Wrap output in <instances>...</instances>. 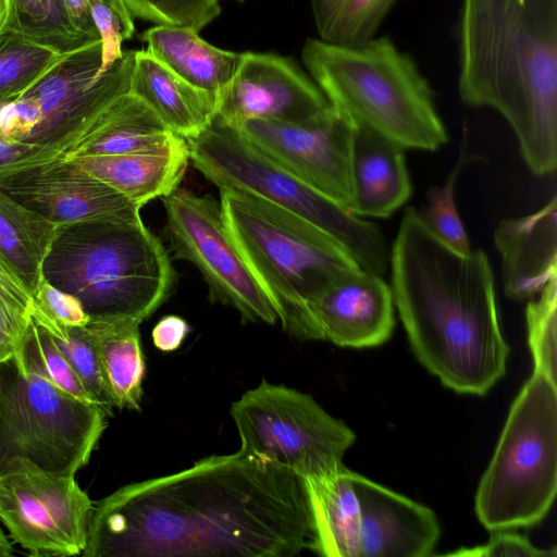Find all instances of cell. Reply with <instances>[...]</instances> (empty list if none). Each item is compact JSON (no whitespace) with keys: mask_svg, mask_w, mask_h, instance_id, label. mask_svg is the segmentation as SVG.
<instances>
[{"mask_svg":"<svg viewBox=\"0 0 557 557\" xmlns=\"http://www.w3.org/2000/svg\"><path fill=\"white\" fill-rule=\"evenodd\" d=\"M236 1L243 2L244 0H236Z\"/></svg>","mask_w":557,"mask_h":557,"instance_id":"cell-46","label":"cell"},{"mask_svg":"<svg viewBox=\"0 0 557 557\" xmlns=\"http://www.w3.org/2000/svg\"><path fill=\"white\" fill-rule=\"evenodd\" d=\"M32 305L48 318L67 326H84L89 317L72 295L40 280L32 294Z\"/></svg>","mask_w":557,"mask_h":557,"instance_id":"cell-37","label":"cell"},{"mask_svg":"<svg viewBox=\"0 0 557 557\" xmlns=\"http://www.w3.org/2000/svg\"><path fill=\"white\" fill-rule=\"evenodd\" d=\"M360 508V557H425L440 539L435 513L401 494L352 472Z\"/></svg>","mask_w":557,"mask_h":557,"instance_id":"cell-18","label":"cell"},{"mask_svg":"<svg viewBox=\"0 0 557 557\" xmlns=\"http://www.w3.org/2000/svg\"><path fill=\"white\" fill-rule=\"evenodd\" d=\"M557 493V384L534 370L515 398L474 497L490 531L528 528L549 512Z\"/></svg>","mask_w":557,"mask_h":557,"instance_id":"cell-7","label":"cell"},{"mask_svg":"<svg viewBox=\"0 0 557 557\" xmlns=\"http://www.w3.org/2000/svg\"><path fill=\"white\" fill-rule=\"evenodd\" d=\"M129 92L185 139L207 129L218 112L214 96L189 85L146 50L135 51Z\"/></svg>","mask_w":557,"mask_h":557,"instance_id":"cell-23","label":"cell"},{"mask_svg":"<svg viewBox=\"0 0 557 557\" xmlns=\"http://www.w3.org/2000/svg\"><path fill=\"white\" fill-rule=\"evenodd\" d=\"M55 227L0 191V257L30 294L41 280V262Z\"/></svg>","mask_w":557,"mask_h":557,"instance_id":"cell-27","label":"cell"},{"mask_svg":"<svg viewBox=\"0 0 557 557\" xmlns=\"http://www.w3.org/2000/svg\"><path fill=\"white\" fill-rule=\"evenodd\" d=\"M193 165L220 189L246 193L315 225L338 242L368 272L383 276L391 250L380 227L326 198L265 156L216 117L186 139Z\"/></svg>","mask_w":557,"mask_h":557,"instance_id":"cell-8","label":"cell"},{"mask_svg":"<svg viewBox=\"0 0 557 557\" xmlns=\"http://www.w3.org/2000/svg\"><path fill=\"white\" fill-rule=\"evenodd\" d=\"M0 290L30 307L32 294L25 287L21 278L0 257Z\"/></svg>","mask_w":557,"mask_h":557,"instance_id":"cell-42","label":"cell"},{"mask_svg":"<svg viewBox=\"0 0 557 557\" xmlns=\"http://www.w3.org/2000/svg\"><path fill=\"white\" fill-rule=\"evenodd\" d=\"M352 123L349 210L358 216L388 218L412 194L405 148L368 126Z\"/></svg>","mask_w":557,"mask_h":557,"instance_id":"cell-20","label":"cell"},{"mask_svg":"<svg viewBox=\"0 0 557 557\" xmlns=\"http://www.w3.org/2000/svg\"><path fill=\"white\" fill-rule=\"evenodd\" d=\"M64 54L11 29L0 33V97L30 87Z\"/></svg>","mask_w":557,"mask_h":557,"instance_id":"cell-31","label":"cell"},{"mask_svg":"<svg viewBox=\"0 0 557 557\" xmlns=\"http://www.w3.org/2000/svg\"><path fill=\"white\" fill-rule=\"evenodd\" d=\"M535 297L525 310L534 370L556 379L557 277L552 278Z\"/></svg>","mask_w":557,"mask_h":557,"instance_id":"cell-34","label":"cell"},{"mask_svg":"<svg viewBox=\"0 0 557 557\" xmlns=\"http://www.w3.org/2000/svg\"><path fill=\"white\" fill-rule=\"evenodd\" d=\"M466 140L460 146L459 157L442 186H431L426 194L428 206L418 211L425 228L441 243L459 253L471 251L470 243L455 203V185L463 168L480 160V156L466 154Z\"/></svg>","mask_w":557,"mask_h":557,"instance_id":"cell-32","label":"cell"},{"mask_svg":"<svg viewBox=\"0 0 557 557\" xmlns=\"http://www.w3.org/2000/svg\"><path fill=\"white\" fill-rule=\"evenodd\" d=\"M9 18V0H0V33L5 28Z\"/></svg>","mask_w":557,"mask_h":557,"instance_id":"cell-45","label":"cell"},{"mask_svg":"<svg viewBox=\"0 0 557 557\" xmlns=\"http://www.w3.org/2000/svg\"><path fill=\"white\" fill-rule=\"evenodd\" d=\"M0 191L54 226L92 219H141L140 207L75 160H34L0 170Z\"/></svg>","mask_w":557,"mask_h":557,"instance_id":"cell-15","label":"cell"},{"mask_svg":"<svg viewBox=\"0 0 557 557\" xmlns=\"http://www.w3.org/2000/svg\"><path fill=\"white\" fill-rule=\"evenodd\" d=\"M177 137L151 108L128 92L113 102L62 158L154 150Z\"/></svg>","mask_w":557,"mask_h":557,"instance_id":"cell-25","label":"cell"},{"mask_svg":"<svg viewBox=\"0 0 557 557\" xmlns=\"http://www.w3.org/2000/svg\"><path fill=\"white\" fill-rule=\"evenodd\" d=\"M109 103L97 60L78 49L64 54L26 90L0 97V137L61 157Z\"/></svg>","mask_w":557,"mask_h":557,"instance_id":"cell-11","label":"cell"},{"mask_svg":"<svg viewBox=\"0 0 557 557\" xmlns=\"http://www.w3.org/2000/svg\"><path fill=\"white\" fill-rule=\"evenodd\" d=\"M139 324L132 320H89L84 325L119 409L140 410L146 363Z\"/></svg>","mask_w":557,"mask_h":557,"instance_id":"cell-26","label":"cell"},{"mask_svg":"<svg viewBox=\"0 0 557 557\" xmlns=\"http://www.w3.org/2000/svg\"><path fill=\"white\" fill-rule=\"evenodd\" d=\"M108 414L25 367L14 352L0 361V476L21 463L75 476L85 467Z\"/></svg>","mask_w":557,"mask_h":557,"instance_id":"cell-9","label":"cell"},{"mask_svg":"<svg viewBox=\"0 0 557 557\" xmlns=\"http://www.w3.org/2000/svg\"><path fill=\"white\" fill-rule=\"evenodd\" d=\"M398 0H310L319 39L356 45L376 37Z\"/></svg>","mask_w":557,"mask_h":557,"instance_id":"cell-28","label":"cell"},{"mask_svg":"<svg viewBox=\"0 0 557 557\" xmlns=\"http://www.w3.org/2000/svg\"><path fill=\"white\" fill-rule=\"evenodd\" d=\"M389 265L395 309L419 362L456 393L487 394L506 373L510 349L486 255L454 251L408 207Z\"/></svg>","mask_w":557,"mask_h":557,"instance_id":"cell-2","label":"cell"},{"mask_svg":"<svg viewBox=\"0 0 557 557\" xmlns=\"http://www.w3.org/2000/svg\"><path fill=\"white\" fill-rule=\"evenodd\" d=\"M344 465L301 478L310 518L307 548L324 557H360V508Z\"/></svg>","mask_w":557,"mask_h":557,"instance_id":"cell-22","label":"cell"},{"mask_svg":"<svg viewBox=\"0 0 557 557\" xmlns=\"http://www.w3.org/2000/svg\"><path fill=\"white\" fill-rule=\"evenodd\" d=\"M395 326L391 286L357 269L330 285L309 306L306 339L350 348L385 343Z\"/></svg>","mask_w":557,"mask_h":557,"instance_id":"cell-17","label":"cell"},{"mask_svg":"<svg viewBox=\"0 0 557 557\" xmlns=\"http://www.w3.org/2000/svg\"><path fill=\"white\" fill-rule=\"evenodd\" d=\"M494 243L507 297L525 300L539 295L557 277L556 196L531 214L502 220Z\"/></svg>","mask_w":557,"mask_h":557,"instance_id":"cell-19","label":"cell"},{"mask_svg":"<svg viewBox=\"0 0 557 557\" xmlns=\"http://www.w3.org/2000/svg\"><path fill=\"white\" fill-rule=\"evenodd\" d=\"M449 556L465 557H556V548L534 546L527 536L508 530L493 531L484 545L459 548Z\"/></svg>","mask_w":557,"mask_h":557,"instance_id":"cell-36","label":"cell"},{"mask_svg":"<svg viewBox=\"0 0 557 557\" xmlns=\"http://www.w3.org/2000/svg\"><path fill=\"white\" fill-rule=\"evenodd\" d=\"M220 0H123L132 17L199 32L220 13Z\"/></svg>","mask_w":557,"mask_h":557,"instance_id":"cell-35","label":"cell"},{"mask_svg":"<svg viewBox=\"0 0 557 557\" xmlns=\"http://www.w3.org/2000/svg\"><path fill=\"white\" fill-rule=\"evenodd\" d=\"M40 275L74 296L89 320L138 323L163 304L175 280L166 250L141 219L57 226Z\"/></svg>","mask_w":557,"mask_h":557,"instance_id":"cell-4","label":"cell"},{"mask_svg":"<svg viewBox=\"0 0 557 557\" xmlns=\"http://www.w3.org/2000/svg\"><path fill=\"white\" fill-rule=\"evenodd\" d=\"M32 319L41 325L52 342L73 368L84 387L108 414L112 416L114 404L107 388L96 351L84 326H67L59 323L30 305Z\"/></svg>","mask_w":557,"mask_h":557,"instance_id":"cell-30","label":"cell"},{"mask_svg":"<svg viewBox=\"0 0 557 557\" xmlns=\"http://www.w3.org/2000/svg\"><path fill=\"white\" fill-rule=\"evenodd\" d=\"M301 59L330 104L352 122L405 149L435 151L448 141L431 84L388 36L356 45L309 38Z\"/></svg>","mask_w":557,"mask_h":557,"instance_id":"cell-5","label":"cell"},{"mask_svg":"<svg viewBox=\"0 0 557 557\" xmlns=\"http://www.w3.org/2000/svg\"><path fill=\"white\" fill-rule=\"evenodd\" d=\"M74 27L92 41H101L88 0H63Z\"/></svg>","mask_w":557,"mask_h":557,"instance_id":"cell-41","label":"cell"},{"mask_svg":"<svg viewBox=\"0 0 557 557\" xmlns=\"http://www.w3.org/2000/svg\"><path fill=\"white\" fill-rule=\"evenodd\" d=\"M310 535L301 479L238 450L99 500L82 556L292 557Z\"/></svg>","mask_w":557,"mask_h":557,"instance_id":"cell-1","label":"cell"},{"mask_svg":"<svg viewBox=\"0 0 557 557\" xmlns=\"http://www.w3.org/2000/svg\"><path fill=\"white\" fill-rule=\"evenodd\" d=\"M108 4L115 13L119 15L124 33V39H128L133 36L135 32V26L133 22V17L128 13L126 7L123 3V0H100Z\"/></svg>","mask_w":557,"mask_h":557,"instance_id":"cell-43","label":"cell"},{"mask_svg":"<svg viewBox=\"0 0 557 557\" xmlns=\"http://www.w3.org/2000/svg\"><path fill=\"white\" fill-rule=\"evenodd\" d=\"M172 249L202 274L213 301L236 309L243 321L274 324V305L231 240L220 202L177 187L162 198Z\"/></svg>","mask_w":557,"mask_h":557,"instance_id":"cell-12","label":"cell"},{"mask_svg":"<svg viewBox=\"0 0 557 557\" xmlns=\"http://www.w3.org/2000/svg\"><path fill=\"white\" fill-rule=\"evenodd\" d=\"M232 127L311 188L350 208L354 123L347 115L332 107L308 123L255 119Z\"/></svg>","mask_w":557,"mask_h":557,"instance_id":"cell-14","label":"cell"},{"mask_svg":"<svg viewBox=\"0 0 557 557\" xmlns=\"http://www.w3.org/2000/svg\"><path fill=\"white\" fill-rule=\"evenodd\" d=\"M332 106L292 59L274 53H242L239 66L218 100L216 119L234 126L247 120L308 123Z\"/></svg>","mask_w":557,"mask_h":557,"instance_id":"cell-16","label":"cell"},{"mask_svg":"<svg viewBox=\"0 0 557 557\" xmlns=\"http://www.w3.org/2000/svg\"><path fill=\"white\" fill-rule=\"evenodd\" d=\"M4 29L20 33L60 54L96 42L74 27L63 0H9V18Z\"/></svg>","mask_w":557,"mask_h":557,"instance_id":"cell-29","label":"cell"},{"mask_svg":"<svg viewBox=\"0 0 557 557\" xmlns=\"http://www.w3.org/2000/svg\"><path fill=\"white\" fill-rule=\"evenodd\" d=\"M225 230L274 305L283 327L306 339L311 302L344 275L361 269L333 237L256 196L220 189Z\"/></svg>","mask_w":557,"mask_h":557,"instance_id":"cell-6","label":"cell"},{"mask_svg":"<svg viewBox=\"0 0 557 557\" xmlns=\"http://www.w3.org/2000/svg\"><path fill=\"white\" fill-rule=\"evenodd\" d=\"M189 333L188 323L181 317L170 314L163 317L152 329L153 345L161 351L176 350Z\"/></svg>","mask_w":557,"mask_h":557,"instance_id":"cell-40","label":"cell"},{"mask_svg":"<svg viewBox=\"0 0 557 557\" xmlns=\"http://www.w3.org/2000/svg\"><path fill=\"white\" fill-rule=\"evenodd\" d=\"M239 450L300 479L343 465L356 434L311 395L263 380L231 405Z\"/></svg>","mask_w":557,"mask_h":557,"instance_id":"cell-10","label":"cell"},{"mask_svg":"<svg viewBox=\"0 0 557 557\" xmlns=\"http://www.w3.org/2000/svg\"><path fill=\"white\" fill-rule=\"evenodd\" d=\"M94 508L75 476L54 475L28 463L0 476V519L29 555H82Z\"/></svg>","mask_w":557,"mask_h":557,"instance_id":"cell-13","label":"cell"},{"mask_svg":"<svg viewBox=\"0 0 557 557\" xmlns=\"http://www.w3.org/2000/svg\"><path fill=\"white\" fill-rule=\"evenodd\" d=\"M140 39L157 61L218 100L242 60V53L216 48L187 27L157 25L141 33Z\"/></svg>","mask_w":557,"mask_h":557,"instance_id":"cell-24","label":"cell"},{"mask_svg":"<svg viewBox=\"0 0 557 557\" xmlns=\"http://www.w3.org/2000/svg\"><path fill=\"white\" fill-rule=\"evenodd\" d=\"M15 352L30 371L78 399L95 403L47 331L32 317Z\"/></svg>","mask_w":557,"mask_h":557,"instance_id":"cell-33","label":"cell"},{"mask_svg":"<svg viewBox=\"0 0 557 557\" xmlns=\"http://www.w3.org/2000/svg\"><path fill=\"white\" fill-rule=\"evenodd\" d=\"M30 323V307L0 290V361L13 355Z\"/></svg>","mask_w":557,"mask_h":557,"instance_id":"cell-38","label":"cell"},{"mask_svg":"<svg viewBox=\"0 0 557 557\" xmlns=\"http://www.w3.org/2000/svg\"><path fill=\"white\" fill-rule=\"evenodd\" d=\"M71 159L140 208L174 191L190 161L187 140L181 136L160 149Z\"/></svg>","mask_w":557,"mask_h":557,"instance_id":"cell-21","label":"cell"},{"mask_svg":"<svg viewBox=\"0 0 557 557\" xmlns=\"http://www.w3.org/2000/svg\"><path fill=\"white\" fill-rule=\"evenodd\" d=\"M458 94L498 111L537 176L557 168V0H460Z\"/></svg>","mask_w":557,"mask_h":557,"instance_id":"cell-3","label":"cell"},{"mask_svg":"<svg viewBox=\"0 0 557 557\" xmlns=\"http://www.w3.org/2000/svg\"><path fill=\"white\" fill-rule=\"evenodd\" d=\"M95 25L102 44L103 66H110L122 57L124 33L119 15L108 4L100 0H88Z\"/></svg>","mask_w":557,"mask_h":557,"instance_id":"cell-39","label":"cell"},{"mask_svg":"<svg viewBox=\"0 0 557 557\" xmlns=\"http://www.w3.org/2000/svg\"><path fill=\"white\" fill-rule=\"evenodd\" d=\"M13 554V546L9 537L0 529V557H9Z\"/></svg>","mask_w":557,"mask_h":557,"instance_id":"cell-44","label":"cell"}]
</instances>
